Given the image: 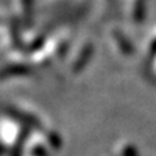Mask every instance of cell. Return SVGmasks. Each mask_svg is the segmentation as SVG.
I'll return each instance as SVG.
<instances>
[{
    "label": "cell",
    "mask_w": 156,
    "mask_h": 156,
    "mask_svg": "<svg viewBox=\"0 0 156 156\" xmlns=\"http://www.w3.org/2000/svg\"><path fill=\"white\" fill-rule=\"evenodd\" d=\"M116 37H117V39H119V43H120L121 50L124 51V53H130L131 52V46L128 43V41L124 39V37H121L120 34H117V33H116Z\"/></svg>",
    "instance_id": "obj_2"
},
{
    "label": "cell",
    "mask_w": 156,
    "mask_h": 156,
    "mask_svg": "<svg viewBox=\"0 0 156 156\" xmlns=\"http://www.w3.org/2000/svg\"><path fill=\"white\" fill-rule=\"evenodd\" d=\"M90 55H91V46L89 44L83 51H82V55L80 56V58H78V61H77L76 69H78V68L82 66V65H85V64H86V61H87V58L90 57Z\"/></svg>",
    "instance_id": "obj_1"
}]
</instances>
